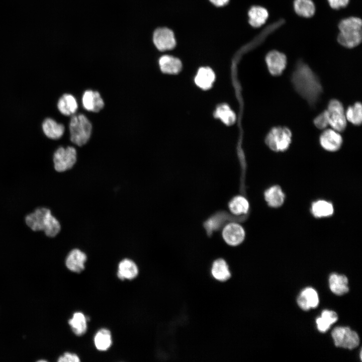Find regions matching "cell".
<instances>
[{"label": "cell", "instance_id": "cell-32", "mask_svg": "<svg viewBox=\"0 0 362 362\" xmlns=\"http://www.w3.org/2000/svg\"><path fill=\"white\" fill-rule=\"evenodd\" d=\"M215 117L220 119L224 124L231 125L236 120L234 113L227 105H221L218 106L215 112Z\"/></svg>", "mask_w": 362, "mask_h": 362}, {"label": "cell", "instance_id": "cell-22", "mask_svg": "<svg viewBox=\"0 0 362 362\" xmlns=\"http://www.w3.org/2000/svg\"><path fill=\"white\" fill-rule=\"evenodd\" d=\"M329 283L331 291L336 295H343L349 290L348 280L344 275L332 274L329 277Z\"/></svg>", "mask_w": 362, "mask_h": 362}, {"label": "cell", "instance_id": "cell-13", "mask_svg": "<svg viewBox=\"0 0 362 362\" xmlns=\"http://www.w3.org/2000/svg\"><path fill=\"white\" fill-rule=\"evenodd\" d=\"M82 104L86 111L97 113L104 108L105 103L98 92L88 89L82 95Z\"/></svg>", "mask_w": 362, "mask_h": 362}, {"label": "cell", "instance_id": "cell-34", "mask_svg": "<svg viewBox=\"0 0 362 362\" xmlns=\"http://www.w3.org/2000/svg\"><path fill=\"white\" fill-rule=\"evenodd\" d=\"M313 123L317 128L320 130L325 129L328 126L329 120L326 110L321 112L314 118Z\"/></svg>", "mask_w": 362, "mask_h": 362}, {"label": "cell", "instance_id": "cell-23", "mask_svg": "<svg viewBox=\"0 0 362 362\" xmlns=\"http://www.w3.org/2000/svg\"><path fill=\"white\" fill-rule=\"evenodd\" d=\"M249 23L253 27L263 25L268 17L267 10L260 6H253L248 12Z\"/></svg>", "mask_w": 362, "mask_h": 362}, {"label": "cell", "instance_id": "cell-30", "mask_svg": "<svg viewBox=\"0 0 362 362\" xmlns=\"http://www.w3.org/2000/svg\"><path fill=\"white\" fill-rule=\"evenodd\" d=\"M337 319L338 316L335 312L328 310H323L321 316L317 318L316 321L318 330L321 332H326Z\"/></svg>", "mask_w": 362, "mask_h": 362}, {"label": "cell", "instance_id": "cell-2", "mask_svg": "<svg viewBox=\"0 0 362 362\" xmlns=\"http://www.w3.org/2000/svg\"><path fill=\"white\" fill-rule=\"evenodd\" d=\"M26 225L33 231H42L48 237H54L60 232L61 225L51 210L46 207H38L25 218Z\"/></svg>", "mask_w": 362, "mask_h": 362}, {"label": "cell", "instance_id": "cell-9", "mask_svg": "<svg viewBox=\"0 0 362 362\" xmlns=\"http://www.w3.org/2000/svg\"><path fill=\"white\" fill-rule=\"evenodd\" d=\"M221 235L225 243L232 246L240 245L245 237L243 227L236 222H230L222 227Z\"/></svg>", "mask_w": 362, "mask_h": 362}, {"label": "cell", "instance_id": "cell-7", "mask_svg": "<svg viewBox=\"0 0 362 362\" xmlns=\"http://www.w3.org/2000/svg\"><path fill=\"white\" fill-rule=\"evenodd\" d=\"M326 111L328 113L329 125L332 128L338 132L345 130L347 120L342 103L337 99L330 100Z\"/></svg>", "mask_w": 362, "mask_h": 362}, {"label": "cell", "instance_id": "cell-8", "mask_svg": "<svg viewBox=\"0 0 362 362\" xmlns=\"http://www.w3.org/2000/svg\"><path fill=\"white\" fill-rule=\"evenodd\" d=\"M336 346L348 349L357 347L359 343L358 334L347 327H337L331 333Z\"/></svg>", "mask_w": 362, "mask_h": 362}, {"label": "cell", "instance_id": "cell-26", "mask_svg": "<svg viewBox=\"0 0 362 362\" xmlns=\"http://www.w3.org/2000/svg\"><path fill=\"white\" fill-rule=\"evenodd\" d=\"M68 322L73 332L77 336L83 335L87 330V318L81 312H75Z\"/></svg>", "mask_w": 362, "mask_h": 362}, {"label": "cell", "instance_id": "cell-18", "mask_svg": "<svg viewBox=\"0 0 362 362\" xmlns=\"http://www.w3.org/2000/svg\"><path fill=\"white\" fill-rule=\"evenodd\" d=\"M57 107L62 115L69 116L76 113L78 109V104L73 96L69 94H65L58 100Z\"/></svg>", "mask_w": 362, "mask_h": 362}, {"label": "cell", "instance_id": "cell-24", "mask_svg": "<svg viewBox=\"0 0 362 362\" xmlns=\"http://www.w3.org/2000/svg\"><path fill=\"white\" fill-rule=\"evenodd\" d=\"M215 74L209 67L200 68L195 78L196 84L203 89L210 88L215 80Z\"/></svg>", "mask_w": 362, "mask_h": 362}, {"label": "cell", "instance_id": "cell-1", "mask_svg": "<svg viewBox=\"0 0 362 362\" xmlns=\"http://www.w3.org/2000/svg\"><path fill=\"white\" fill-rule=\"evenodd\" d=\"M296 92L311 107L318 103L323 87L318 75L302 60H298L291 77Z\"/></svg>", "mask_w": 362, "mask_h": 362}, {"label": "cell", "instance_id": "cell-35", "mask_svg": "<svg viewBox=\"0 0 362 362\" xmlns=\"http://www.w3.org/2000/svg\"><path fill=\"white\" fill-rule=\"evenodd\" d=\"M58 361L78 362L80 361V359L76 354L69 352H66L58 358Z\"/></svg>", "mask_w": 362, "mask_h": 362}, {"label": "cell", "instance_id": "cell-11", "mask_svg": "<svg viewBox=\"0 0 362 362\" xmlns=\"http://www.w3.org/2000/svg\"><path fill=\"white\" fill-rule=\"evenodd\" d=\"M265 62L269 73L274 76H280L287 66V57L285 54L273 50L266 55Z\"/></svg>", "mask_w": 362, "mask_h": 362}, {"label": "cell", "instance_id": "cell-12", "mask_svg": "<svg viewBox=\"0 0 362 362\" xmlns=\"http://www.w3.org/2000/svg\"><path fill=\"white\" fill-rule=\"evenodd\" d=\"M319 143L325 150L335 152L341 148L343 139L338 132L333 129H327L320 135Z\"/></svg>", "mask_w": 362, "mask_h": 362}, {"label": "cell", "instance_id": "cell-29", "mask_svg": "<svg viewBox=\"0 0 362 362\" xmlns=\"http://www.w3.org/2000/svg\"><path fill=\"white\" fill-rule=\"evenodd\" d=\"M294 9L298 15L305 18L312 17L315 12V6L312 0H294Z\"/></svg>", "mask_w": 362, "mask_h": 362}, {"label": "cell", "instance_id": "cell-33", "mask_svg": "<svg viewBox=\"0 0 362 362\" xmlns=\"http://www.w3.org/2000/svg\"><path fill=\"white\" fill-rule=\"evenodd\" d=\"M226 219V215L224 213H217L209 218L205 223V229L208 233L223 227Z\"/></svg>", "mask_w": 362, "mask_h": 362}, {"label": "cell", "instance_id": "cell-17", "mask_svg": "<svg viewBox=\"0 0 362 362\" xmlns=\"http://www.w3.org/2000/svg\"><path fill=\"white\" fill-rule=\"evenodd\" d=\"M138 274V267L133 260L125 258L119 262L117 276L120 280H132L135 278Z\"/></svg>", "mask_w": 362, "mask_h": 362}, {"label": "cell", "instance_id": "cell-15", "mask_svg": "<svg viewBox=\"0 0 362 362\" xmlns=\"http://www.w3.org/2000/svg\"><path fill=\"white\" fill-rule=\"evenodd\" d=\"M297 303L300 308L304 310L314 308L319 304L318 294L314 289L307 288L301 293L298 298Z\"/></svg>", "mask_w": 362, "mask_h": 362}, {"label": "cell", "instance_id": "cell-25", "mask_svg": "<svg viewBox=\"0 0 362 362\" xmlns=\"http://www.w3.org/2000/svg\"><path fill=\"white\" fill-rule=\"evenodd\" d=\"M228 208L232 214L240 216L246 214L249 209V203L247 199L242 195L233 197L229 202Z\"/></svg>", "mask_w": 362, "mask_h": 362}, {"label": "cell", "instance_id": "cell-6", "mask_svg": "<svg viewBox=\"0 0 362 362\" xmlns=\"http://www.w3.org/2000/svg\"><path fill=\"white\" fill-rule=\"evenodd\" d=\"M76 150L73 147H59L54 152L53 156L55 170L62 172L71 168L76 161Z\"/></svg>", "mask_w": 362, "mask_h": 362}, {"label": "cell", "instance_id": "cell-19", "mask_svg": "<svg viewBox=\"0 0 362 362\" xmlns=\"http://www.w3.org/2000/svg\"><path fill=\"white\" fill-rule=\"evenodd\" d=\"M161 71L167 74H176L182 69V63L180 60L170 55H163L158 61Z\"/></svg>", "mask_w": 362, "mask_h": 362}, {"label": "cell", "instance_id": "cell-5", "mask_svg": "<svg viewBox=\"0 0 362 362\" xmlns=\"http://www.w3.org/2000/svg\"><path fill=\"white\" fill-rule=\"evenodd\" d=\"M292 133L286 126L273 127L265 138V142L269 148L275 152L287 150L292 142Z\"/></svg>", "mask_w": 362, "mask_h": 362}, {"label": "cell", "instance_id": "cell-21", "mask_svg": "<svg viewBox=\"0 0 362 362\" xmlns=\"http://www.w3.org/2000/svg\"><path fill=\"white\" fill-rule=\"evenodd\" d=\"M211 272L213 277L220 282H225L231 277L229 266L223 258H218L214 261Z\"/></svg>", "mask_w": 362, "mask_h": 362}, {"label": "cell", "instance_id": "cell-31", "mask_svg": "<svg viewBox=\"0 0 362 362\" xmlns=\"http://www.w3.org/2000/svg\"><path fill=\"white\" fill-rule=\"evenodd\" d=\"M345 113L347 121L355 126L361 125L362 107L360 102H355L353 105L349 106Z\"/></svg>", "mask_w": 362, "mask_h": 362}, {"label": "cell", "instance_id": "cell-20", "mask_svg": "<svg viewBox=\"0 0 362 362\" xmlns=\"http://www.w3.org/2000/svg\"><path fill=\"white\" fill-rule=\"evenodd\" d=\"M264 196L267 204L273 208L281 206L285 201V194L278 186H274L267 189L264 192Z\"/></svg>", "mask_w": 362, "mask_h": 362}, {"label": "cell", "instance_id": "cell-4", "mask_svg": "<svg viewBox=\"0 0 362 362\" xmlns=\"http://www.w3.org/2000/svg\"><path fill=\"white\" fill-rule=\"evenodd\" d=\"M92 128L91 122L84 115L72 116L69 123L71 141L79 146L85 144L91 136Z\"/></svg>", "mask_w": 362, "mask_h": 362}, {"label": "cell", "instance_id": "cell-3", "mask_svg": "<svg viewBox=\"0 0 362 362\" xmlns=\"http://www.w3.org/2000/svg\"><path fill=\"white\" fill-rule=\"evenodd\" d=\"M361 20L351 17L342 20L338 24L340 32L337 41L343 47L348 48L358 46L362 40Z\"/></svg>", "mask_w": 362, "mask_h": 362}, {"label": "cell", "instance_id": "cell-16", "mask_svg": "<svg viewBox=\"0 0 362 362\" xmlns=\"http://www.w3.org/2000/svg\"><path fill=\"white\" fill-rule=\"evenodd\" d=\"M42 127L45 135L48 138L54 140L60 138L65 131V127L62 124L58 123L49 118L43 121Z\"/></svg>", "mask_w": 362, "mask_h": 362}, {"label": "cell", "instance_id": "cell-37", "mask_svg": "<svg viewBox=\"0 0 362 362\" xmlns=\"http://www.w3.org/2000/svg\"><path fill=\"white\" fill-rule=\"evenodd\" d=\"M210 2L214 5L221 7L226 5L229 0H210Z\"/></svg>", "mask_w": 362, "mask_h": 362}, {"label": "cell", "instance_id": "cell-28", "mask_svg": "<svg viewBox=\"0 0 362 362\" xmlns=\"http://www.w3.org/2000/svg\"><path fill=\"white\" fill-rule=\"evenodd\" d=\"M94 343L99 350L105 351L108 349L112 344V335L110 330L106 328L98 330L94 337Z\"/></svg>", "mask_w": 362, "mask_h": 362}, {"label": "cell", "instance_id": "cell-27", "mask_svg": "<svg viewBox=\"0 0 362 362\" xmlns=\"http://www.w3.org/2000/svg\"><path fill=\"white\" fill-rule=\"evenodd\" d=\"M311 211L315 217H326L333 214L334 208L330 202L321 200L314 202L312 204Z\"/></svg>", "mask_w": 362, "mask_h": 362}, {"label": "cell", "instance_id": "cell-14", "mask_svg": "<svg viewBox=\"0 0 362 362\" xmlns=\"http://www.w3.org/2000/svg\"><path fill=\"white\" fill-rule=\"evenodd\" d=\"M87 256L85 253L78 249L71 250L65 259L67 268L74 273H80L84 269Z\"/></svg>", "mask_w": 362, "mask_h": 362}, {"label": "cell", "instance_id": "cell-36", "mask_svg": "<svg viewBox=\"0 0 362 362\" xmlns=\"http://www.w3.org/2000/svg\"><path fill=\"white\" fill-rule=\"evenodd\" d=\"M327 1L331 8L338 10L347 6L349 0H327Z\"/></svg>", "mask_w": 362, "mask_h": 362}, {"label": "cell", "instance_id": "cell-10", "mask_svg": "<svg viewBox=\"0 0 362 362\" xmlns=\"http://www.w3.org/2000/svg\"><path fill=\"white\" fill-rule=\"evenodd\" d=\"M153 42L156 48L160 51L172 49L176 44L173 32L165 27L155 30L153 34Z\"/></svg>", "mask_w": 362, "mask_h": 362}]
</instances>
